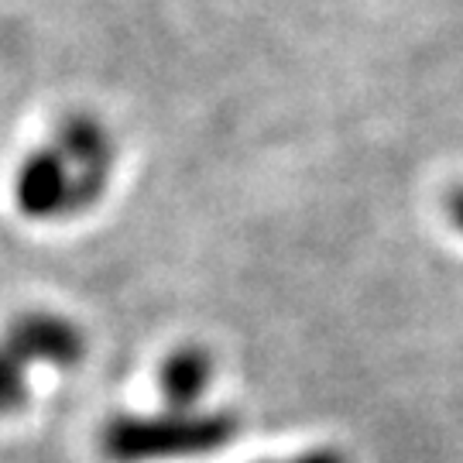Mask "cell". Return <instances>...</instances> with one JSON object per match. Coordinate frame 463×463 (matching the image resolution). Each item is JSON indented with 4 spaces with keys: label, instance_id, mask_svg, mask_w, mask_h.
I'll return each mask as SVG.
<instances>
[{
    "label": "cell",
    "instance_id": "cell-5",
    "mask_svg": "<svg viewBox=\"0 0 463 463\" xmlns=\"http://www.w3.org/2000/svg\"><path fill=\"white\" fill-rule=\"evenodd\" d=\"M213 381V361L203 347L175 350L162 364V392L168 412H196V402Z\"/></svg>",
    "mask_w": 463,
    "mask_h": 463
},
{
    "label": "cell",
    "instance_id": "cell-2",
    "mask_svg": "<svg viewBox=\"0 0 463 463\" xmlns=\"http://www.w3.org/2000/svg\"><path fill=\"white\" fill-rule=\"evenodd\" d=\"M4 350L28 367L34 361L76 367L86 357V336L76 323L55 313H24L4 333Z\"/></svg>",
    "mask_w": 463,
    "mask_h": 463
},
{
    "label": "cell",
    "instance_id": "cell-3",
    "mask_svg": "<svg viewBox=\"0 0 463 463\" xmlns=\"http://www.w3.org/2000/svg\"><path fill=\"white\" fill-rule=\"evenodd\" d=\"M17 210L32 220L72 213V168L55 148L34 151L14 179Z\"/></svg>",
    "mask_w": 463,
    "mask_h": 463
},
{
    "label": "cell",
    "instance_id": "cell-6",
    "mask_svg": "<svg viewBox=\"0 0 463 463\" xmlns=\"http://www.w3.org/2000/svg\"><path fill=\"white\" fill-rule=\"evenodd\" d=\"M24 371L28 367L0 347V415H11L24 405V395H28Z\"/></svg>",
    "mask_w": 463,
    "mask_h": 463
},
{
    "label": "cell",
    "instance_id": "cell-1",
    "mask_svg": "<svg viewBox=\"0 0 463 463\" xmlns=\"http://www.w3.org/2000/svg\"><path fill=\"white\" fill-rule=\"evenodd\" d=\"M237 436L231 412H165V415H117L103 426L99 449L114 463H151L206 457Z\"/></svg>",
    "mask_w": 463,
    "mask_h": 463
},
{
    "label": "cell",
    "instance_id": "cell-8",
    "mask_svg": "<svg viewBox=\"0 0 463 463\" xmlns=\"http://www.w3.org/2000/svg\"><path fill=\"white\" fill-rule=\"evenodd\" d=\"M449 216H453V223L463 231V189L453 193V199H449Z\"/></svg>",
    "mask_w": 463,
    "mask_h": 463
},
{
    "label": "cell",
    "instance_id": "cell-4",
    "mask_svg": "<svg viewBox=\"0 0 463 463\" xmlns=\"http://www.w3.org/2000/svg\"><path fill=\"white\" fill-rule=\"evenodd\" d=\"M55 151L66 158L76 175H110L114 165V145L110 134L90 114H72L62 120L55 134Z\"/></svg>",
    "mask_w": 463,
    "mask_h": 463
},
{
    "label": "cell",
    "instance_id": "cell-7",
    "mask_svg": "<svg viewBox=\"0 0 463 463\" xmlns=\"http://www.w3.org/2000/svg\"><path fill=\"white\" fill-rule=\"evenodd\" d=\"M292 463H347L336 449H316V453H306V457H298Z\"/></svg>",
    "mask_w": 463,
    "mask_h": 463
}]
</instances>
